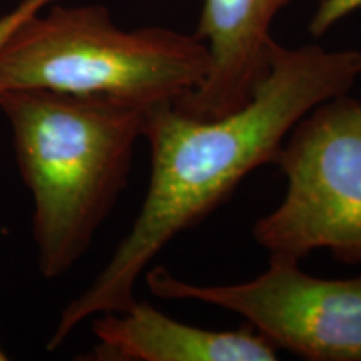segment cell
Segmentation results:
<instances>
[{
	"mask_svg": "<svg viewBox=\"0 0 361 361\" xmlns=\"http://www.w3.org/2000/svg\"><path fill=\"white\" fill-rule=\"evenodd\" d=\"M295 0H202L196 37L206 44L209 72L194 92L174 104L200 119L241 109L268 71L276 40L273 24Z\"/></svg>",
	"mask_w": 361,
	"mask_h": 361,
	"instance_id": "obj_6",
	"label": "cell"
},
{
	"mask_svg": "<svg viewBox=\"0 0 361 361\" xmlns=\"http://www.w3.org/2000/svg\"><path fill=\"white\" fill-rule=\"evenodd\" d=\"M54 2H57V0H24L20 6H17L16 11L4 16L0 19V49L7 42V39L19 29L22 22H25L30 16L40 12L45 6Z\"/></svg>",
	"mask_w": 361,
	"mask_h": 361,
	"instance_id": "obj_9",
	"label": "cell"
},
{
	"mask_svg": "<svg viewBox=\"0 0 361 361\" xmlns=\"http://www.w3.org/2000/svg\"><path fill=\"white\" fill-rule=\"evenodd\" d=\"M22 180L34 200L37 266L57 279L79 263L128 186L146 111L42 89L0 92Z\"/></svg>",
	"mask_w": 361,
	"mask_h": 361,
	"instance_id": "obj_2",
	"label": "cell"
},
{
	"mask_svg": "<svg viewBox=\"0 0 361 361\" xmlns=\"http://www.w3.org/2000/svg\"><path fill=\"white\" fill-rule=\"evenodd\" d=\"M206 44L168 27L126 30L104 6H54L0 49V92L42 89L128 106L176 104L204 82Z\"/></svg>",
	"mask_w": 361,
	"mask_h": 361,
	"instance_id": "obj_3",
	"label": "cell"
},
{
	"mask_svg": "<svg viewBox=\"0 0 361 361\" xmlns=\"http://www.w3.org/2000/svg\"><path fill=\"white\" fill-rule=\"evenodd\" d=\"M152 295L197 301L241 316L278 351L308 361H361V274L318 278L300 261L269 258L256 278L231 284H197L164 266L147 271Z\"/></svg>",
	"mask_w": 361,
	"mask_h": 361,
	"instance_id": "obj_5",
	"label": "cell"
},
{
	"mask_svg": "<svg viewBox=\"0 0 361 361\" xmlns=\"http://www.w3.org/2000/svg\"><path fill=\"white\" fill-rule=\"evenodd\" d=\"M99 361H276L279 351L251 324L194 326L135 300L126 311L94 316Z\"/></svg>",
	"mask_w": 361,
	"mask_h": 361,
	"instance_id": "obj_7",
	"label": "cell"
},
{
	"mask_svg": "<svg viewBox=\"0 0 361 361\" xmlns=\"http://www.w3.org/2000/svg\"><path fill=\"white\" fill-rule=\"evenodd\" d=\"M4 360H7V356H6V353H4V351H2V348H0V361H4Z\"/></svg>",
	"mask_w": 361,
	"mask_h": 361,
	"instance_id": "obj_10",
	"label": "cell"
},
{
	"mask_svg": "<svg viewBox=\"0 0 361 361\" xmlns=\"http://www.w3.org/2000/svg\"><path fill=\"white\" fill-rule=\"evenodd\" d=\"M360 78L361 51L274 42L268 71L241 109L200 119L174 104L149 107L142 139L151 173L141 211L97 278L62 311L47 350L61 348L85 319L128 310L151 261L224 204L252 171L274 164L301 117L350 94Z\"/></svg>",
	"mask_w": 361,
	"mask_h": 361,
	"instance_id": "obj_1",
	"label": "cell"
},
{
	"mask_svg": "<svg viewBox=\"0 0 361 361\" xmlns=\"http://www.w3.org/2000/svg\"><path fill=\"white\" fill-rule=\"evenodd\" d=\"M274 166L286 191L252 226L269 258L301 261L326 250L340 263L361 264V99L345 94L311 109Z\"/></svg>",
	"mask_w": 361,
	"mask_h": 361,
	"instance_id": "obj_4",
	"label": "cell"
},
{
	"mask_svg": "<svg viewBox=\"0 0 361 361\" xmlns=\"http://www.w3.org/2000/svg\"><path fill=\"white\" fill-rule=\"evenodd\" d=\"M360 8L361 0H319L318 7L310 19L308 32L313 37H323L333 27Z\"/></svg>",
	"mask_w": 361,
	"mask_h": 361,
	"instance_id": "obj_8",
	"label": "cell"
}]
</instances>
